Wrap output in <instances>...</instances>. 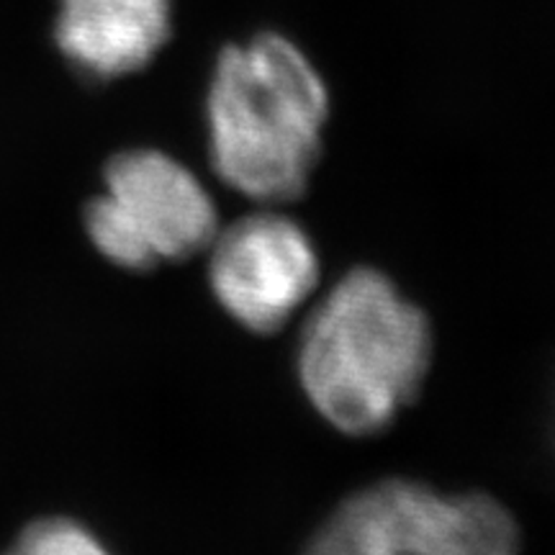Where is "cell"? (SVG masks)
Segmentation results:
<instances>
[{
    "instance_id": "1",
    "label": "cell",
    "mask_w": 555,
    "mask_h": 555,
    "mask_svg": "<svg viewBox=\"0 0 555 555\" xmlns=\"http://www.w3.org/2000/svg\"><path fill=\"white\" fill-rule=\"evenodd\" d=\"M327 116V86L294 41L258 34L227 47L206 99L214 170L255 201H294L307 191Z\"/></svg>"
},
{
    "instance_id": "2",
    "label": "cell",
    "mask_w": 555,
    "mask_h": 555,
    "mask_svg": "<svg viewBox=\"0 0 555 555\" xmlns=\"http://www.w3.org/2000/svg\"><path fill=\"white\" fill-rule=\"evenodd\" d=\"M433 360L427 317L384 273H347L298 343V378L319 414L347 435H376L412 404Z\"/></svg>"
},
{
    "instance_id": "3",
    "label": "cell",
    "mask_w": 555,
    "mask_h": 555,
    "mask_svg": "<svg viewBox=\"0 0 555 555\" xmlns=\"http://www.w3.org/2000/svg\"><path fill=\"white\" fill-rule=\"evenodd\" d=\"M304 555H519V527L494 496L384 481L345 499Z\"/></svg>"
},
{
    "instance_id": "4",
    "label": "cell",
    "mask_w": 555,
    "mask_h": 555,
    "mask_svg": "<svg viewBox=\"0 0 555 555\" xmlns=\"http://www.w3.org/2000/svg\"><path fill=\"white\" fill-rule=\"evenodd\" d=\"M106 189L86 208L88 237L103 258L152 270L208 249L219 232L217 206L198 178L157 150H129L106 168Z\"/></svg>"
},
{
    "instance_id": "5",
    "label": "cell",
    "mask_w": 555,
    "mask_h": 555,
    "mask_svg": "<svg viewBox=\"0 0 555 555\" xmlns=\"http://www.w3.org/2000/svg\"><path fill=\"white\" fill-rule=\"evenodd\" d=\"M208 247L214 296L253 332L281 330L317 286L314 245L296 221L281 214L234 221Z\"/></svg>"
},
{
    "instance_id": "6",
    "label": "cell",
    "mask_w": 555,
    "mask_h": 555,
    "mask_svg": "<svg viewBox=\"0 0 555 555\" xmlns=\"http://www.w3.org/2000/svg\"><path fill=\"white\" fill-rule=\"evenodd\" d=\"M170 29L172 0H60L54 41L82 75L114 80L147 67Z\"/></svg>"
},
{
    "instance_id": "7",
    "label": "cell",
    "mask_w": 555,
    "mask_h": 555,
    "mask_svg": "<svg viewBox=\"0 0 555 555\" xmlns=\"http://www.w3.org/2000/svg\"><path fill=\"white\" fill-rule=\"evenodd\" d=\"M5 555H111L99 538L67 517L37 519Z\"/></svg>"
}]
</instances>
